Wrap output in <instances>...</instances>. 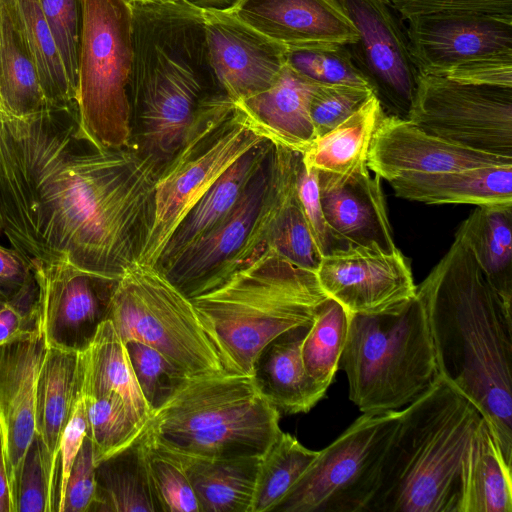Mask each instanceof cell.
Masks as SVG:
<instances>
[{"label":"cell","mask_w":512,"mask_h":512,"mask_svg":"<svg viewBox=\"0 0 512 512\" xmlns=\"http://www.w3.org/2000/svg\"><path fill=\"white\" fill-rule=\"evenodd\" d=\"M78 124L76 101L27 114L0 101L1 229L29 265L117 281L144 250L161 169L134 145L96 148Z\"/></svg>","instance_id":"6da1fadb"},{"label":"cell","mask_w":512,"mask_h":512,"mask_svg":"<svg viewBox=\"0 0 512 512\" xmlns=\"http://www.w3.org/2000/svg\"><path fill=\"white\" fill-rule=\"evenodd\" d=\"M438 376L480 411L512 464V315L458 230L416 285Z\"/></svg>","instance_id":"7a4b0ae2"},{"label":"cell","mask_w":512,"mask_h":512,"mask_svg":"<svg viewBox=\"0 0 512 512\" xmlns=\"http://www.w3.org/2000/svg\"><path fill=\"white\" fill-rule=\"evenodd\" d=\"M129 3L132 144L162 170L181 147L201 106L226 92L210 60L202 7L187 0Z\"/></svg>","instance_id":"3957f363"},{"label":"cell","mask_w":512,"mask_h":512,"mask_svg":"<svg viewBox=\"0 0 512 512\" xmlns=\"http://www.w3.org/2000/svg\"><path fill=\"white\" fill-rule=\"evenodd\" d=\"M482 418L438 376L400 410L367 512H458L463 460Z\"/></svg>","instance_id":"277c9868"},{"label":"cell","mask_w":512,"mask_h":512,"mask_svg":"<svg viewBox=\"0 0 512 512\" xmlns=\"http://www.w3.org/2000/svg\"><path fill=\"white\" fill-rule=\"evenodd\" d=\"M327 298L315 272L267 247L220 286L190 300L237 372L252 375L264 347L288 330L310 326Z\"/></svg>","instance_id":"5b68a950"},{"label":"cell","mask_w":512,"mask_h":512,"mask_svg":"<svg viewBox=\"0 0 512 512\" xmlns=\"http://www.w3.org/2000/svg\"><path fill=\"white\" fill-rule=\"evenodd\" d=\"M279 419L252 375L225 373L190 377L152 413L147 432L185 457H261L282 433Z\"/></svg>","instance_id":"8992f818"},{"label":"cell","mask_w":512,"mask_h":512,"mask_svg":"<svg viewBox=\"0 0 512 512\" xmlns=\"http://www.w3.org/2000/svg\"><path fill=\"white\" fill-rule=\"evenodd\" d=\"M339 369L362 414L400 410L425 392L438 372L417 295L396 313L349 315Z\"/></svg>","instance_id":"52a82bcc"},{"label":"cell","mask_w":512,"mask_h":512,"mask_svg":"<svg viewBox=\"0 0 512 512\" xmlns=\"http://www.w3.org/2000/svg\"><path fill=\"white\" fill-rule=\"evenodd\" d=\"M108 319L123 342L147 344L190 377L238 373L192 301L155 267H129L113 288Z\"/></svg>","instance_id":"ba28073f"},{"label":"cell","mask_w":512,"mask_h":512,"mask_svg":"<svg viewBox=\"0 0 512 512\" xmlns=\"http://www.w3.org/2000/svg\"><path fill=\"white\" fill-rule=\"evenodd\" d=\"M264 140L227 94L207 100L181 147L159 173L153 223L139 263L154 267L199 198L238 158Z\"/></svg>","instance_id":"9c48e42d"},{"label":"cell","mask_w":512,"mask_h":512,"mask_svg":"<svg viewBox=\"0 0 512 512\" xmlns=\"http://www.w3.org/2000/svg\"><path fill=\"white\" fill-rule=\"evenodd\" d=\"M132 10L126 0H82L76 104L79 133L98 149L132 146Z\"/></svg>","instance_id":"30bf717a"},{"label":"cell","mask_w":512,"mask_h":512,"mask_svg":"<svg viewBox=\"0 0 512 512\" xmlns=\"http://www.w3.org/2000/svg\"><path fill=\"white\" fill-rule=\"evenodd\" d=\"M400 410L362 414L323 450L275 512H367Z\"/></svg>","instance_id":"8fae6325"},{"label":"cell","mask_w":512,"mask_h":512,"mask_svg":"<svg viewBox=\"0 0 512 512\" xmlns=\"http://www.w3.org/2000/svg\"><path fill=\"white\" fill-rule=\"evenodd\" d=\"M407 20L421 74L512 86V14L456 10Z\"/></svg>","instance_id":"7c38bea8"},{"label":"cell","mask_w":512,"mask_h":512,"mask_svg":"<svg viewBox=\"0 0 512 512\" xmlns=\"http://www.w3.org/2000/svg\"><path fill=\"white\" fill-rule=\"evenodd\" d=\"M407 119L460 146L512 158V86L421 74Z\"/></svg>","instance_id":"4fadbf2b"},{"label":"cell","mask_w":512,"mask_h":512,"mask_svg":"<svg viewBox=\"0 0 512 512\" xmlns=\"http://www.w3.org/2000/svg\"><path fill=\"white\" fill-rule=\"evenodd\" d=\"M357 31L346 44L355 66L389 115L408 118L420 71L407 28L391 0H339Z\"/></svg>","instance_id":"5bb4252c"},{"label":"cell","mask_w":512,"mask_h":512,"mask_svg":"<svg viewBox=\"0 0 512 512\" xmlns=\"http://www.w3.org/2000/svg\"><path fill=\"white\" fill-rule=\"evenodd\" d=\"M315 274L327 297L349 315L396 313L416 297L410 264L398 248H338L323 256Z\"/></svg>","instance_id":"9a60e30c"},{"label":"cell","mask_w":512,"mask_h":512,"mask_svg":"<svg viewBox=\"0 0 512 512\" xmlns=\"http://www.w3.org/2000/svg\"><path fill=\"white\" fill-rule=\"evenodd\" d=\"M272 152L232 212L161 272L187 298L217 288L241 268L245 245L257 225L269 189Z\"/></svg>","instance_id":"2e32d148"},{"label":"cell","mask_w":512,"mask_h":512,"mask_svg":"<svg viewBox=\"0 0 512 512\" xmlns=\"http://www.w3.org/2000/svg\"><path fill=\"white\" fill-rule=\"evenodd\" d=\"M38 285L42 328L48 346L83 352L108 319L116 281L82 272L68 264H30Z\"/></svg>","instance_id":"e0dca14e"},{"label":"cell","mask_w":512,"mask_h":512,"mask_svg":"<svg viewBox=\"0 0 512 512\" xmlns=\"http://www.w3.org/2000/svg\"><path fill=\"white\" fill-rule=\"evenodd\" d=\"M48 349L40 323L0 343V431L13 512L24 455L35 435L38 374Z\"/></svg>","instance_id":"ac0fdd59"},{"label":"cell","mask_w":512,"mask_h":512,"mask_svg":"<svg viewBox=\"0 0 512 512\" xmlns=\"http://www.w3.org/2000/svg\"><path fill=\"white\" fill-rule=\"evenodd\" d=\"M512 158L472 150L430 134L407 118L382 115L374 132L369 170L386 181L427 174L510 165Z\"/></svg>","instance_id":"d6986e66"},{"label":"cell","mask_w":512,"mask_h":512,"mask_svg":"<svg viewBox=\"0 0 512 512\" xmlns=\"http://www.w3.org/2000/svg\"><path fill=\"white\" fill-rule=\"evenodd\" d=\"M208 52L216 76L235 102L268 89L286 66L287 46L223 8H203Z\"/></svg>","instance_id":"ffe728a7"},{"label":"cell","mask_w":512,"mask_h":512,"mask_svg":"<svg viewBox=\"0 0 512 512\" xmlns=\"http://www.w3.org/2000/svg\"><path fill=\"white\" fill-rule=\"evenodd\" d=\"M381 179L371 175L367 165L346 175L318 171L324 216L342 247L379 248L384 252L397 249Z\"/></svg>","instance_id":"44dd1931"},{"label":"cell","mask_w":512,"mask_h":512,"mask_svg":"<svg viewBox=\"0 0 512 512\" xmlns=\"http://www.w3.org/2000/svg\"><path fill=\"white\" fill-rule=\"evenodd\" d=\"M229 15L287 47L350 44L357 31L339 0H233Z\"/></svg>","instance_id":"7402d4cb"},{"label":"cell","mask_w":512,"mask_h":512,"mask_svg":"<svg viewBox=\"0 0 512 512\" xmlns=\"http://www.w3.org/2000/svg\"><path fill=\"white\" fill-rule=\"evenodd\" d=\"M316 87L286 65L268 89L236 105L263 138L302 154L316 138L309 109Z\"/></svg>","instance_id":"603a6c76"},{"label":"cell","mask_w":512,"mask_h":512,"mask_svg":"<svg viewBox=\"0 0 512 512\" xmlns=\"http://www.w3.org/2000/svg\"><path fill=\"white\" fill-rule=\"evenodd\" d=\"M274 144L265 139L238 158L199 198L167 241L154 267L162 272L218 226L268 161Z\"/></svg>","instance_id":"cb8c5ba5"},{"label":"cell","mask_w":512,"mask_h":512,"mask_svg":"<svg viewBox=\"0 0 512 512\" xmlns=\"http://www.w3.org/2000/svg\"><path fill=\"white\" fill-rule=\"evenodd\" d=\"M79 394V352L48 346L36 384L35 433L55 499L59 444Z\"/></svg>","instance_id":"d4e9b609"},{"label":"cell","mask_w":512,"mask_h":512,"mask_svg":"<svg viewBox=\"0 0 512 512\" xmlns=\"http://www.w3.org/2000/svg\"><path fill=\"white\" fill-rule=\"evenodd\" d=\"M388 182L398 197L427 204L512 205V164L407 174Z\"/></svg>","instance_id":"484cf974"},{"label":"cell","mask_w":512,"mask_h":512,"mask_svg":"<svg viewBox=\"0 0 512 512\" xmlns=\"http://www.w3.org/2000/svg\"><path fill=\"white\" fill-rule=\"evenodd\" d=\"M309 326H299L276 337L258 355L253 379L260 393L279 411L307 413L326 395L307 374L301 344Z\"/></svg>","instance_id":"4316f807"},{"label":"cell","mask_w":512,"mask_h":512,"mask_svg":"<svg viewBox=\"0 0 512 512\" xmlns=\"http://www.w3.org/2000/svg\"><path fill=\"white\" fill-rule=\"evenodd\" d=\"M458 512H512L511 465L484 418L463 460Z\"/></svg>","instance_id":"83f0119b"},{"label":"cell","mask_w":512,"mask_h":512,"mask_svg":"<svg viewBox=\"0 0 512 512\" xmlns=\"http://www.w3.org/2000/svg\"><path fill=\"white\" fill-rule=\"evenodd\" d=\"M145 433L128 447L96 462L90 512H162L145 458Z\"/></svg>","instance_id":"f1b7e54d"},{"label":"cell","mask_w":512,"mask_h":512,"mask_svg":"<svg viewBox=\"0 0 512 512\" xmlns=\"http://www.w3.org/2000/svg\"><path fill=\"white\" fill-rule=\"evenodd\" d=\"M80 354V393L120 396L148 423L150 411L135 379L126 346L112 322L103 321L89 347Z\"/></svg>","instance_id":"f546056e"},{"label":"cell","mask_w":512,"mask_h":512,"mask_svg":"<svg viewBox=\"0 0 512 512\" xmlns=\"http://www.w3.org/2000/svg\"><path fill=\"white\" fill-rule=\"evenodd\" d=\"M180 457L200 512H251L260 457Z\"/></svg>","instance_id":"4dcf8cb0"},{"label":"cell","mask_w":512,"mask_h":512,"mask_svg":"<svg viewBox=\"0 0 512 512\" xmlns=\"http://www.w3.org/2000/svg\"><path fill=\"white\" fill-rule=\"evenodd\" d=\"M0 101L16 114L48 105L14 0H0Z\"/></svg>","instance_id":"1f68e13d"},{"label":"cell","mask_w":512,"mask_h":512,"mask_svg":"<svg viewBox=\"0 0 512 512\" xmlns=\"http://www.w3.org/2000/svg\"><path fill=\"white\" fill-rule=\"evenodd\" d=\"M489 284L511 310L512 205L477 206L458 229Z\"/></svg>","instance_id":"d6a6232c"},{"label":"cell","mask_w":512,"mask_h":512,"mask_svg":"<svg viewBox=\"0 0 512 512\" xmlns=\"http://www.w3.org/2000/svg\"><path fill=\"white\" fill-rule=\"evenodd\" d=\"M383 114L373 94L351 116L312 141L302 153L304 165L335 175L350 174L367 165L370 144Z\"/></svg>","instance_id":"836d02e7"},{"label":"cell","mask_w":512,"mask_h":512,"mask_svg":"<svg viewBox=\"0 0 512 512\" xmlns=\"http://www.w3.org/2000/svg\"><path fill=\"white\" fill-rule=\"evenodd\" d=\"M319 451L282 432L260 457L251 512L273 511L317 457Z\"/></svg>","instance_id":"e575fe53"},{"label":"cell","mask_w":512,"mask_h":512,"mask_svg":"<svg viewBox=\"0 0 512 512\" xmlns=\"http://www.w3.org/2000/svg\"><path fill=\"white\" fill-rule=\"evenodd\" d=\"M348 323L347 311L328 297L318 306L301 344V356L307 374L326 391L339 369Z\"/></svg>","instance_id":"d590c367"},{"label":"cell","mask_w":512,"mask_h":512,"mask_svg":"<svg viewBox=\"0 0 512 512\" xmlns=\"http://www.w3.org/2000/svg\"><path fill=\"white\" fill-rule=\"evenodd\" d=\"M48 105L76 101L39 0H14Z\"/></svg>","instance_id":"8d00e7d4"},{"label":"cell","mask_w":512,"mask_h":512,"mask_svg":"<svg viewBox=\"0 0 512 512\" xmlns=\"http://www.w3.org/2000/svg\"><path fill=\"white\" fill-rule=\"evenodd\" d=\"M82 398L86 436L92 442L96 462L128 447L147 429L148 423L117 394L82 395Z\"/></svg>","instance_id":"74e56055"},{"label":"cell","mask_w":512,"mask_h":512,"mask_svg":"<svg viewBox=\"0 0 512 512\" xmlns=\"http://www.w3.org/2000/svg\"><path fill=\"white\" fill-rule=\"evenodd\" d=\"M266 245L301 268L316 272L320 265L323 255L297 198L296 180L270 223Z\"/></svg>","instance_id":"f35d334b"},{"label":"cell","mask_w":512,"mask_h":512,"mask_svg":"<svg viewBox=\"0 0 512 512\" xmlns=\"http://www.w3.org/2000/svg\"><path fill=\"white\" fill-rule=\"evenodd\" d=\"M286 65L317 85L369 87L343 44L287 47Z\"/></svg>","instance_id":"ab89813d"},{"label":"cell","mask_w":512,"mask_h":512,"mask_svg":"<svg viewBox=\"0 0 512 512\" xmlns=\"http://www.w3.org/2000/svg\"><path fill=\"white\" fill-rule=\"evenodd\" d=\"M145 458L162 512H200L182 458L153 441L147 429Z\"/></svg>","instance_id":"60d3db41"},{"label":"cell","mask_w":512,"mask_h":512,"mask_svg":"<svg viewBox=\"0 0 512 512\" xmlns=\"http://www.w3.org/2000/svg\"><path fill=\"white\" fill-rule=\"evenodd\" d=\"M132 370L152 413L163 406L190 376L155 348L140 341L125 342Z\"/></svg>","instance_id":"b9f144b4"},{"label":"cell","mask_w":512,"mask_h":512,"mask_svg":"<svg viewBox=\"0 0 512 512\" xmlns=\"http://www.w3.org/2000/svg\"><path fill=\"white\" fill-rule=\"evenodd\" d=\"M75 96L82 34V0H39Z\"/></svg>","instance_id":"7bdbcfd3"},{"label":"cell","mask_w":512,"mask_h":512,"mask_svg":"<svg viewBox=\"0 0 512 512\" xmlns=\"http://www.w3.org/2000/svg\"><path fill=\"white\" fill-rule=\"evenodd\" d=\"M373 94L369 87L317 85L309 107L316 137L325 134L351 116Z\"/></svg>","instance_id":"ee69618b"},{"label":"cell","mask_w":512,"mask_h":512,"mask_svg":"<svg viewBox=\"0 0 512 512\" xmlns=\"http://www.w3.org/2000/svg\"><path fill=\"white\" fill-rule=\"evenodd\" d=\"M56 499L51 490L43 459L42 444L35 433L22 462L16 512H54Z\"/></svg>","instance_id":"f6af8a7d"},{"label":"cell","mask_w":512,"mask_h":512,"mask_svg":"<svg viewBox=\"0 0 512 512\" xmlns=\"http://www.w3.org/2000/svg\"><path fill=\"white\" fill-rule=\"evenodd\" d=\"M296 194L312 235L322 253L327 255L342 248L326 222L318 181V171L304 165L301 157L296 176Z\"/></svg>","instance_id":"bcb514c9"},{"label":"cell","mask_w":512,"mask_h":512,"mask_svg":"<svg viewBox=\"0 0 512 512\" xmlns=\"http://www.w3.org/2000/svg\"><path fill=\"white\" fill-rule=\"evenodd\" d=\"M96 460L91 440L85 436L66 483L57 512H90L96 491Z\"/></svg>","instance_id":"7dc6e473"},{"label":"cell","mask_w":512,"mask_h":512,"mask_svg":"<svg viewBox=\"0 0 512 512\" xmlns=\"http://www.w3.org/2000/svg\"><path fill=\"white\" fill-rule=\"evenodd\" d=\"M87 432L85 405L79 394L72 414L61 436L57 457L56 511L62 503L70 470Z\"/></svg>","instance_id":"c3c4849f"},{"label":"cell","mask_w":512,"mask_h":512,"mask_svg":"<svg viewBox=\"0 0 512 512\" xmlns=\"http://www.w3.org/2000/svg\"><path fill=\"white\" fill-rule=\"evenodd\" d=\"M38 285L7 302L0 310V343L36 327L40 323Z\"/></svg>","instance_id":"681fc988"},{"label":"cell","mask_w":512,"mask_h":512,"mask_svg":"<svg viewBox=\"0 0 512 512\" xmlns=\"http://www.w3.org/2000/svg\"><path fill=\"white\" fill-rule=\"evenodd\" d=\"M405 19L433 12L479 10L512 14V0H391Z\"/></svg>","instance_id":"f907efd6"},{"label":"cell","mask_w":512,"mask_h":512,"mask_svg":"<svg viewBox=\"0 0 512 512\" xmlns=\"http://www.w3.org/2000/svg\"><path fill=\"white\" fill-rule=\"evenodd\" d=\"M35 284L33 270L20 253L0 245V299L10 302Z\"/></svg>","instance_id":"816d5d0a"},{"label":"cell","mask_w":512,"mask_h":512,"mask_svg":"<svg viewBox=\"0 0 512 512\" xmlns=\"http://www.w3.org/2000/svg\"><path fill=\"white\" fill-rule=\"evenodd\" d=\"M0 512H13L8 475L4 459L2 434L0 431Z\"/></svg>","instance_id":"f5cc1de1"},{"label":"cell","mask_w":512,"mask_h":512,"mask_svg":"<svg viewBox=\"0 0 512 512\" xmlns=\"http://www.w3.org/2000/svg\"><path fill=\"white\" fill-rule=\"evenodd\" d=\"M202 8H225L223 0H187Z\"/></svg>","instance_id":"db71d44e"},{"label":"cell","mask_w":512,"mask_h":512,"mask_svg":"<svg viewBox=\"0 0 512 512\" xmlns=\"http://www.w3.org/2000/svg\"><path fill=\"white\" fill-rule=\"evenodd\" d=\"M128 2H138V3H176L182 0H126Z\"/></svg>","instance_id":"11a10c76"},{"label":"cell","mask_w":512,"mask_h":512,"mask_svg":"<svg viewBox=\"0 0 512 512\" xmlns=\"http://www.w3.org/2000/svg\"><path fill=\"white\" fill-rule=\"evenodd\" d=\"M6 304H7L6 302H4L0 299V310H2L6 306Z\"/></svg>","instance_id":"9f6ffc18"},{"label":"cell","mask_w":512,"mask_h":512,"mask_svg":"<svg viewBox=\"0 0 512 512\" xmlns=\"http://www.w3.org/2000/svg\"><path fill=\"white\" fill-rule=\"evenodd\" d=\"M224 4H225V7L229 6L233 0H223Z\"/></svg>","instance_id":"6f0895ef"},{"label":"cell","mask_w":512,"mask_h":512,"mask_svg":"<svg viewBox=\"0 0 512 512\" xmlns=\"http://www.w3.org/2000/svg\"><path fill=\"white\" fill-rule=\"evenodd\" d=\"M2 233V229H1V222H0V234Z\"/></svg>","instance_id":"680465c9"}]
</instances>
